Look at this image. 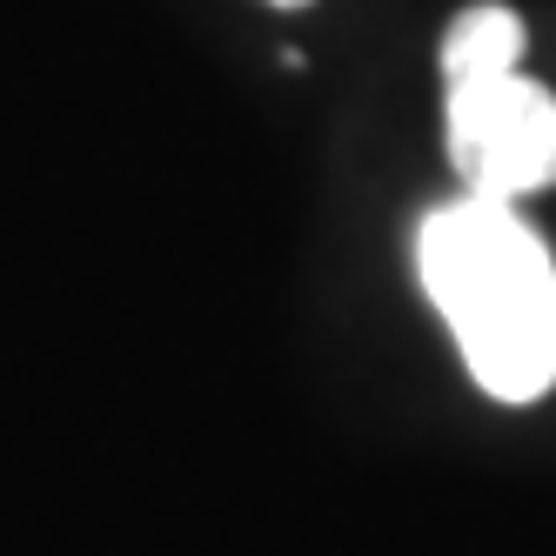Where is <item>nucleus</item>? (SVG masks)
<instances>
[{
    "mask_svg": "<svg viewBox=\"0 0 556 556\" xmlns=\"http://www.w3.org/2000/svg\"><path fill=\"white\" fill-rule=\"evenodd\" d=\"M416 275L483 395L536 403L556 389V262L509 202L456 194L429 208L416 228Z\"/></svg>",
    "mask_w": 556,
    "mask_h": 556,
    "instance_id": "obj_1",
    "label": "nucleus"
},
{
    "mask_svg": "<svg viewBox=\"0 0 556 556\" xmlns=\"http://www.w3.org/2000/svg\"><path fill=\"white\" fill-rule=\"evenodd\" d=\"M275 8H302V0H275Z\"/></svg>",
    "mask_w": 556,
    "mask_h": 556,
    "instance_id": "obj_4",
    "label": "nucleus"
},
{
    "mask_svg": "<svg viewBox=\"0 0 556 556\" xmlns=\"http://www.w3.org/2000/svg\"><path fill=\"white\" fill-rule=\"evenodd\" d=\"M523 48H530L523 14L483 0V8H463L450 21L443 48H435V67H443V88H463V81H490V74L523 67Z\"/></svg>",
    "mask_w": 556,
    "mask_h": 556,
    "instance_id": "obj_3",
    "label": "nucleus"
},
{
    "mask_svg": "<svg viewBox=\"0 0 556 556\" xmlns=\"http://www.w3.org/2000/svg\"><path fill=\"white\" fill-rule=\"evenodd\" d=\"M443 135H450L463 194L516 208L530 194L556 188V94L530 81L523 67L443 88Z\"/></svg>",
    "mask_w": 556,
    "mask_h": 556,
    "instance_id": "obj_2",
    "label": "nucleus"
}]
</instances>
